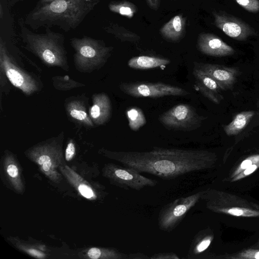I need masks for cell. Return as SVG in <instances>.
Segmentation results:
<instances>
[{
    "instance_id": "1",
    "label": "cell",
    "mask_w": 259,
    "mask_h": 259,
    "mask_svg": "<svg viewBox=\"0 0 259 259\" xmlns=\"http://www.w3.org/2000/svg\"><path fill=\"white\" fill-rule=\"evenodd\" d=\"M108 158L163 180H172L183 175L212 166L214 153L203 150L153 147L148 151H113L102 149Z\"/></svg>"
},
{
    "instance_id": "2",
    "label": "cell",
    "mask_w": 259,
    "mask_h": 259,
    "mask_svg": "<svg viewBox=\"0 0 259 259\" xmlns=\"http://www.w3.org/2000/svg\"><path fill=\"white\" fill-rule=\"evenodd\" d=\"M100 0H54L38 2L26 14L25 24L33 30L58 26L65 32L76 28Z\"/></svg>"
},
{
    "instance_id": "3",
    "label": "cell",
    "mask_w": 259,
    "mask_h": 259,
    "mask_svg": "<svg viewBox=\"0 0 259 259\" xmlns=\"http://www.w3.org/2000/svg\"><path fill=\"white\" fill-rule=\"evenodd\" d=\"M19 26L20 37L25 49L49 66L68 70L65 36L63 34L54 32L49 27L45 28L44 33H35L28 28L22 20L20 21Z\"/></svg>"
},
{
    "instance_id": "4",
    "label": "cell",
    "mask_w": 259,
    "mask_h": 259,
    "mask_svg": "<svg viewBox=\"0 0 259 259\" xmlns=\"http://www.w3.org/2000/svg\"><path fill=\"white\" fill-rule=\"evenodd\" d=\"M70 42L75 51V66L81 72H90L102 67L113 49L112 47L107 46L103 40L86 35L71 38Z\"/></svg>"
},
{
    "instance_id": "5",
    "label": "cell",
    "mask_w": 259,
    "mask_h": 259,
    "mask_svg": "<svg viewBox=\"0 0 259 259\" xmlns=\"http://www.w3.org/2000/svg\"><path fill=\"white\" fill-rule=\"evenodd\" d=\"M26 155L51 181L57 183L61 180L58 170L62 163L63 155L61 147L56 140L32 147Z\"/></svg>"
},
{
    "instance_id": "6",
    "label": "cell",
    "mask_w": 259,
    "mask_h": 259,
    "mask_svg": "<svg viewBox=\"0 0 259 259\" xmlns=\"http://www.w3.org/2000/svg\"><path fill=\"white\" fill-rule=\"evenodd\" d=\"M103 174L111 184L126 190L140 191L146 187H156L159 183L157 180L145 177L133 168L123 165L106 164Z\"/></svg>"
},
{
    "instance_id": "7",
    "label": "cell",
    "mask_w": 259,
    "mask_h": 259,
    "mask_svg": "<svg viewBox=\"0 0 259 259\" xmlns=\"http://www.w3.org/2000/svg\"><path fill=\"white\" fill-rule=\"evenodd\" d=\"M206 119L194 107L185 103L173 106L158 117L159 122L167 129L185 132L199 128Z\"/></svg>"
},
{
    "instance_id": "8",
    "label": "cell",
    "mask_w": 259,
    "mask_h": 259,
    "mask_svg": "<svg viewBox=\"0 0 259 259\" xmlns=\"http://www.w3.org/2000/svg\"><path fill=\"white\" fill-rule=\"evenodd\" d=\"M0 67L11 83L25 95L29 96L38 90L36 80L18 65L2 37L0 38Z\"/></svg>"
},
{
    "instance_id": "9",
    "label": "cell",
    "mask_w": 259,
    "mask_h": 259,
    "mask_svg": "<svg viewBox=\"0 0 259 259\" xmlns=\"http://www.w3.org/2000/svg\"><path fill=\"white\" fill-rule=\"evenodd\" d=\"M203 192L181 197L167 203L160 210L158 217L159 229L170 232L181 223L186 215L201 198Z\"/></svg>"
},
{
    "instance_id": "10",
    "label": "cell",
    "mask_w": 259,
    "mask_h": 259,
    "mask_svg": "<svg viewBox=\"0 0 259 259\" xmlns=\"http://www.w3.org/2000/svg\"><path fill=\"white\" fill-rule=\"evenodd\" d=\"M124 94L135 98H159L165 96H186L190 94L179 87L159 82H123L119 85Z\"/></svg>"
},
{
    "instance_id": "11",
    "label": "cell",
    "mask_w": 259,
    "mask_h": 259,
    "mask_svg": "<svg viewBox=\"0 0 259 259\" xmlns=\"http://www.w3.org/2000/svg\"><path fill=\"white\" fill-rule=\"evenodd\" d=\"M214 25L227 35L234 39L244 41L256 32L243 21L222 11H213Z\"/></svg>"
},
{
    "instance_id": "12",
    "label": "cell",
    "mask_w": 259,
    "mask_h": 259,
    "mask_svg": "<svg viewBox=\"0 0 259 259\" xmlns=\"http://www.w3.org/2000/svg\"><path fill=\"white\" fill-rule=\"evenodd\" d=\"M193 68L213 79L224 91L232 90L240 74L237 67L208 63L194 62Z\"/></svg>"
},
{
    "instance_id": "13",
    "label": "cell",
    "mask_w": 259,
    "mask_h": 259,
    "mask_svg": "<svg viewBox=\"0 0 259 259\" xmlns=\"http://www.w3.org/2000/svg\"><path fill=\"white\" fill-rule=\"evenodd\" d=\"M197 47L203 54L212 57H226L235 53V50L218 36L210 33H201L197 40Z\"/></svg>"
},
{
    "instance_id": "14",
    "label": "cell",
    "mask_w": 259,
    "mask_h": 259,
    "mask_svg": "<svg viewBox=\"0 0 259 259\" xmlns=\"http://www.w3.org/2000/svg\"><path fill=\"white\" fill-rule=\"evenodd\" d=\"M194 87L206 98L215 104H219L224 99V91L211 77L202 71L193 68Z\"/></svg>"
},
{
    "instance_id": "15",
    "label": "cell",
    "mask_w": 259,
    "mask_h": 259,
    "mask_svg": "<svg viewBox=\"0 0 259 259\" xmlns=\"http://www.w3.org/2000/svg\"><path fill=\"white\" fill-rule=\"evenodd\" d=\"M89 113L92 121L96 125H103L107 122L112 113L111 102L108 95L104 93L94 94Z\"/></svg>"
},
{
    "instance_id": "16",
    "label": "cell",
    "mask_w": 259,
    "mask_h": 259,
    "mask_svg": "<svg viewBox=\"0 0 259 259\" xmlns=\"http://www.w3.org/2000/svg\"><path fill=\"white\" fill-rule=\"evenodd\" d=\"M186 25V17L180 13L163 24L160 29L159 33L167 41L177 42L185 37Z\"/></svg>"
},
{
    "instance_id": "17",
    "label": "cell",
    "mask_w": 259,
    "mask_h": 259,
    "mask_svg": "<svg viewBox=\"0 0 259 259\" xmlns=\"http://www.w3.org/2000/svg\"><path fill=\"white\" fill-rule=\"evenodd\" d=\"M4 172L9 184L16 192L24 190L21 171L18 163L11 153H7L4 160Z\"/></svg>"
},
{
    "instance_id": "18",
    "label": "cell",
    "mask_w": 259,
    "mask_h": 259,
    "mask_svg": "<svg viewBox=\"0 0 259 259\" xmlns=\"http://www.w3.org/2000/svg\"><path fill=\"white\" fill-rule=\"evenodd\" d=\"M66 109L69 116L78 123L88 127L94 126L83 101L78 99H71L66 104Z\"/></svg>"
},
{
    "instance_id": "19",
    "label": "cell",
    "mask_w": 259,
    "mask_h": 259,
    "mask_svg": "<svg viewBox=\"0 0 259 259\" xmlns=\"http://www.w3.org/2000/svg\"><path fill=\"white\" fill-rule=\"evenodd\" d=\"M170 63V60L167 58L144 55L131 58L127 65L135 69H149L164 66Z\"/></svg>"
},
{
    "instance_id": "20",
    "label": "cell",
    "mask_w": 259,
    "mask_h": 259,
    "mask_svg": "<svg viewBox=\"0 0 259 259\" xmlns=\"http://www.w3.org/2000/svg\"><path fill=\"white\" fill-rule=\"evenodd\" d=\"M255 114L253 110L241 111L236 114L229 124L224 125L223 129L228 136H236L248 125Z\"/></svg>"
},
{
    "instance_id": "21",
    "label": "cell",
    "mask_w": 259,
    "mask_h": 259,
    "mask_svg": "<svg viewBox=\"0 0 259 259\" xmlns=\"http://www.w3.org/2000/svg\"><path fill=\"white\" fill-rule=\"evenodd\" d=\"M104 30L121 41L136 43L141 39L140 36L136 33L115 23H110L104 28Z\"/></svg>"
},
{
    "instance_id": "22",
    "label": "cell",
    "mask_w": 259,
    "mask_h": 259,
    "mask_svg": "<svg viewBox=\"0 0 259 259\" xmlns=\"http://www.w3.org/2000/svg\"><path fill=\"white\" fill-rule=\"evenodd\" d=\"M88 257L93 259H127L128 254L123 253L118 250L113 248H100L93 247L87 253Z\"/></svg>"
},
{
    "instance_id": "23",
    "label": "cell",
    "mask_w": 259,
    "mask_h": 259,
    "mask_svg": "<svg viewBox=\"0 0 259 259\" xmlns=\"http://www.w3.org/2000/svg\"><path fill=\"white\" fill-rule=\"evenodd\" d=\"M108 8L111 12L127 18H132L138 12L137 6L127 1H111Z\"/></svg>"
},
{
    "instance_id": "24",
    "label": "cell",
    "mask_w": 259,
    "mask_h": 259,
    "mask_svg": "<svg viewBox=\"0 0 259 259\" xmlns=\"http://www.w3.org/2000/svg\"><path fill=\"white\" fill-rule=\"evenodd\" d=\"M128 122V126L131 130L137 131L144 126L147 120L143 110L137 106L128 108L125 112Z\"/></svg>"
},
{
    "instance_id": "25",
    "label": "cell",
    "mask_w": 259,
    "mask_h": 259,
    "mask_svg": "<svg viewBox=\"0 0 259 259\" xmlns=\"http://www.w3.org/2000/svg\"><path fill=\"white\" fill-rule=\"evenodd\" d=\"M212 237L210 235L199 239L198 236L194 238L191 244L188 257L194 258L195 255L198 254L206 250L210 244Z\"/></svg>"
},
{
    "instance_id": "26",
    "label": "cell",
    "mask_w": 259,
    "mask_h": 259,
    "mask_svg": "<svg viewBox=\"0 0 259 259\" xmlns=\"http://www.w3.org/2000/svg\"><path fill=\"white\" fill-rule=\"evenodd\" d=\"M53 85L59 90L68 91L74 88L84 86V84L71 79L68 76H57L53 78Z\"/></svg>"
},
{
    "instance_id": "27",
    "label": "cell",
    "mask_w": 259,
    "mask_h": 259,
    "mask_svg": "<svg viewBox=\"0 0 259 259\" xmlns=\"http://www.w3.org/2000/svg\"><path fill=\"white\" fill-rule=\"evenodd\" d=\"M219 211L236 217H256L259 216V211L247 208L233 207L230 208L221 209Z\"/></svg>"
},
{
    "instance_id": "28",
    "label": "cell",
    "mask_w": 259,
    "mask_h": 259,
    "mask_svg": "<svg viewBox=\"0 0 259 259\" xmlns=\"http://www.w3.org/2000/svg\"><path fill=\"white\" fill-rule=\"evenodd\" d=\"M259 162V154H253L247 157L245 159L242 161L240 164L236 168L233 172L231 178H233L235 176L238 175L241 171L246 169L254 163Z\"/></svg>"
},
{
    "instance_id": "29",
    "label": "cell",
    "mask_w": 259,
    "mask_h": 259,
    "mask_svg": "<svg viewBox=\"0 0 259 259\" xmlns=\"http://www.w3.org/2000/svg\"><path fill=\"white\" fill-rule=\"evenodd\" d=\"M237 3L249 12L256 13L259 11V0H235Z\"/></svg>"
},
{
    "instance_id": "30",
    "label": "cell",
    "mask_w": 259,
    "mask_h": 259,
    "mask_svg": "<svg viewBox=\"0 0 259 259\" xmlns=\"http://www.w3.org/2000/svg\"><path fill=\"white\" fill-rule=\"evenodd\" d=\"M259 168V162L254 163L246 169H244L237 176L233 177L231 180L232 182L237 181L241 180L255 171Z\"/></svg>"
},
{
    "instance_id": "31",
    "label": "cell",
    "mask_w": 259,
    "mask_h": 259,
    "mask_svg": "<svg viewBox=\"0 0 259 259\" xmlns=\"http://www.w3.org/2000/svg\"><path fill=\"white\" fill-rule=\"evenodd\" d=\"M236 258L244 259H259V250L248 249L237 255Z\"/></svg>"
},
{
    "instance_id": "32",
    "label": "cell",
    "mask_w": 259,
    "mask_h": 259,
    "mask_svg": "<svg viewBox=\"0 0 259 259\" xmlns=\"http://www.w3.org/2000/svg\"><path fill=\"white\" fill-rule=\"evenodd\" d=\"M76 148L72 140H70L66 146L65 152V158L66 161L71 160L75 155Z\"/></svg>"
},
{
    "instance_id": "33",
    "label": "cell",
    "mask_w": 259,
    "mask_h": 259,
    "mask_svg": "<svg viewBox=\"0 0 259 259\" xmlns=\"http://www.w3.org/2000/svg\"><path fill=\"white\" fill-rule=\"evenodd\" d=\"M150 258L152 259H179V257L173 252H162L154 254Z\"/></svg>"
},
{
    "instance_id": "34",
    "label": "cell",
    "mask_w": 259,
    "mask_h": 259,
    "mask_svg": "<svg viewBox=\"0 0 259 259\" xmlns=\"http://www.w3.org/2000/svg\"><path fill=\"white\" fill-rule=\"evenodd\" d=\"M29 255L37 258H44L45 254L41 251L33 248H26L24 250Z\"/></svg>"
},
{
    "instance_id": "35",
    "label": "cell",
    "mask_w": 259,
    "mask_h": 259,
    "mask_svg": "<svg viewBox=\"0 0 259 259\" xmlns=\"http://www.w3.org/2000/svg\"><path fill=\"white\" fill-rule=\"evenodd\" d=\"M149 8L154 11H157L160 5V0H146Z\"/></svg>"
},
{
    "instance_id": "36",
    "label": "cell",
    "mask_w": 259,
    "mask_h": 259,
    "mask_svg": "<svg viewBox=\"0 0 259 259\" xmlns=\"http://www.w3.org/2000/svg\"><path fill=\"white\" fill-rule=\"evenodd\" d=\"M128 259H146L150 258V257H148L146 255H145L141 252H138L136 253H133L128 254Z\"/></svg>"
},
{
    "instance_id": "37",
    "label": "cell",
    "mask_w": 259,
    "mask_h": 259,
    "mask_svg": "<svg viewBox=\"0 0 259 259\" xmlns=\"http://www.w3.org/2000/svg\"><path fill=\"white\" fill-rule=\"evenodd\" d=\"M3 16V7L2 4L0 5V18L2 19Z\"/></svg>"
},
{
    "instance_id": "38",
    "label": "cell",
    "mask_w": 259,
    "mask_h": 259,
    "mask_svg": "<svg viewBox=\"0 0 259 259\" xmlns=\"http://www.w3.org/2000/svg\"><path fill=\"white\" fill-rule=\"evenodd\" d=\"M54 0H39L38 2L40 3H48L51 1H53Z\"/></svg>"
},
{
    "instance_id": "39",
    "label": "cell",
    "mask_w": 259,
    "mask_h": 259,
    "mask_svg": "<svg viewBox=\"0 0 259 259\" xmlns=\"http://www.w3.org/2000/svg\"><path fill=\"white\" fill-rule=\"evenodd\" d=\"M257 106L259 110V99H258L257 102Z\"/></svg>"
},
{
    "instance_id": "40",
    "label": "cell",
    "mask_w": 259,
    "mask_h": 259,
    "mask_svg": "<svg viewBox=\"0 0 259 259\" xmlns=\"http://www.w3.org/2000/svg\"><path fill=\"white\" fill-rule=\"evenodd\" d=\"M23 1V0H14V3H16V2L17 3L18 1Z\"/></svg>"
},
{
    "instance_id": "41",
    "label": "cell",
    "mask_w": 259,
    "mask_h": 259,
    "mask_svg": "<svg viewBox=\"0 0 259 259\" xmlns=\"http://www.w3.org/2000/svg\"><path fill=\"white\" fill-rule=\"evenodd\" d=\"M172 1V0H171Z\"/></svg>"
}]
</instances>
